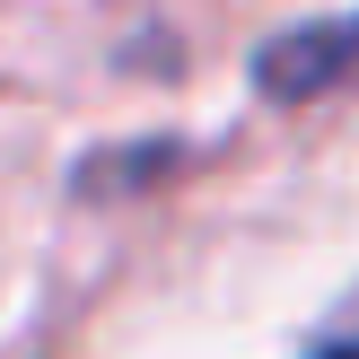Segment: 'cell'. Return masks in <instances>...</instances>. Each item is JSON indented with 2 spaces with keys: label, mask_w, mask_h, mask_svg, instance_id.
<instances>
[{
  "label": "cell",
  "mask_w": 359,
  "mask_h": 359,
  "mask_svg": "<svg viewBox=\"0 0 359 359\" xmlns=\"http://www.w3.org/2000/svg\"><path fill=\"white\" fill-rule=\"evenodd\" d=\"M316 359H359V307L342 316V333H333V342H325V351H316Z\"/></svg>",
  "instance_id": "cell-2"
},
{
  "label": "cell",
  "mask_w": 359,
  "mask_h": 359,
  "mask_svg": "<svg viewBox=\"0 0 359 359\" xmlns=\"http://www.w3.org/2000/svg\"><path fill=\"white\" fill-rule=\"evenodd\" d=\"M359 70V18H342V27H298L280 35L272 53H263V88L272 97H307V88H333Z\"/></svg>",
  "instance_id": "cell-1"
}]
</instances>
